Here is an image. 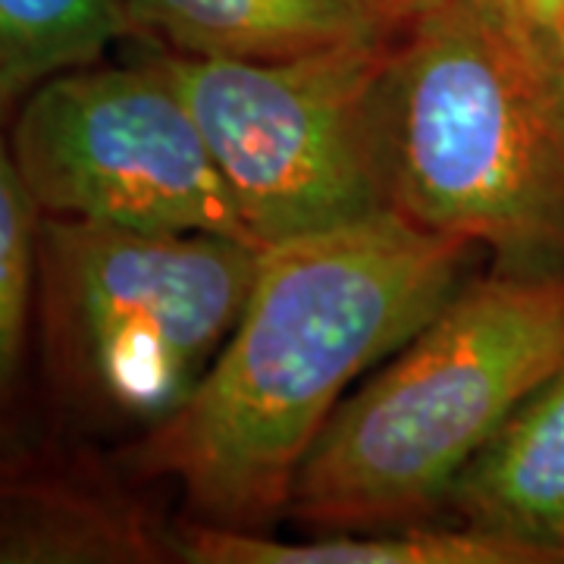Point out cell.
I'll list each match as a JSON object with an SVG mask.
<instances>
[{
	"mask_svg": "<svg viewBox=\"0 0 564 564\" xmlns=\"http://www.w3.org/2000/svg\"><path fill=\"white\" fill-rule=\"evenodd\" d=\"M258 254L223 232L41 217L44 358L66 402L141 433L166 421L229 339Z\"/></svg>",
	"mask_w": 564,
	"mask_h": 564,
	"instance_id": "4",
	"label": "cell"
},
{
	"mask_svg": "<svg viewBox=\"0 0 564 564\" xmlns=\"http://www.w3.org/2000/svg\"><path fill=\"white\" fill-rule=\"evenodd\" d=\"M173 536L148 508L73 477H0V564H161Z\"/></svg>",
	"mask_w": 564,
	"mask_h": 564,
	"instance_id": "9",
	"label": "cell"
},
{
	"mask_svg": "<svg viewBox=\"0 0 564 564\" xmlns=\"http://www.w3.org/2000/svg\"><path fill=\"white\" fill-rule=\"evenodd\" d=\"M383 20H389L395 29H404V22H411L426 7H433L436 0H367Z\"/></svg>",
	"mask_w": 564,
	"mask_h": 564,
	"instance_id": "13",
	"label": "cell"
},
{
	"mask_svg": "<svg viewBox=\"0 0 564 564\" xmlns=\"http://www.w3.org/2000/svg\"><path fill=\"white\" fill-rule=\"evenodd\" d=\"M562 54H564V47H562Z\"/></svg>",
	"mask_w": 564,
	"mask_h": 564,
	"instance_id": "14",
	"label": "cell"
},
{
	"mask_svg": "<svg viewBox=\"0 0 564 564\" xmlns=\"http://www.w3.org/2000/svg\"><path fill=\"white\" fill-rule=\"evenodd\" d=\"M445 502L464 524L564 562V367L511 411Z\"/></svg>",
	"mask_w": 564,
	"mask_h": 564,
	"instance_id": "8",
	"label": "cell"
},
{
	"mask_svg": "<svg viewBox=\"0 0 564 564\" xmlns=\"http://www.w3.org/2000/svg\"><path fill=\"white\" fill-rule=\"evenodd\" d=\"M389 207L564 280V54L521 0H436L392 41Z\"/></svg>",
	"mask_w": 564,
	"mask_h": 564,
	"instance_id": "2",
	"label": "cell"
},
{
	"mask_svg": "<svg viewBox=\"0 0 564 564\" xmlns=\"http://www.w3.org/2000/svg\"><path fill=\"white\" fill-rule=\"evenodd\" d=\"M470 248L395 210L263 245L220 355L132 464L202 524H270L345 395L462 289Z\"/></svg>",
	"mask_w": 564,
	"mask_h": 564,
	"instance_id": "1",
	"label": "cell"
},
{
	"mask_svg": "<svg viewBox=\"0 0 564 564\" xmlns=\"http://www.w3.org/2000/svg\"><path fill=\"white\" fill-rule=\"evenodd\" d=\"M3 129V126H0ZM41 210L0 132V421L20 386L32 307L39 304Z\"/></svg>",
	"mask_w": 564,
	"mask_h": 564,
	"instance_id": "12",
	"label": "cell"
},
{
	"mask_svg": "<svg viewBox=\"0 0 564 564\" xmlns=\"http://www.w3.org/2000/svg\"><path fill=\"white\" fill-rule=\"evenodd\" d=\"M7 139L41 217L251 242L188 104L141 51L41 82Z\"/></svg>",
	"mask_w": 564,
	"mask_h": 564,
	"instance_id": "6",
	"label": "cell"
},
{
	"mask_svg": "<svg viewBox=\"0 0 564 564\" xmlns=\"http://www.w3.org/2000/svg\"><path fill=\"white\" fill-rule=\"evenodd\" d=\"M564 367V280L492 270L345 395L307 452L299 521L370 530L443 505L518 404Z\"/></svg>",
	"mask_w": 564,
	"mask_h": 564,
	"instance_id": "3",
	"label": "cell"
},
{
	"mask_svg": "<svg viewBox=\"0 0 564 564\" xmlns=\"http://www.w3.org/2000/svg\"><path fill=\"white\" fill-rule=\"evenodd\" d=\"M129 39L122 0H0V126L41 82Z\"/></svg>",
	"mask_w": 564,
	"mask_h": 564,
	"instance_id": "11",
	"label": "cell"
},
{
	"mask_svg": "<svg viewBox=\"0 0 564 564\" xmlns=\"http://www.w3.org/2000/svg\"><path fill=\"white\" fill-rule=\"evenodd\" d=\"M392 41L295 61H207L148 41L139 51L188 104L263 248L392 210L383 144Z\"/></svg>",
	"mask_w": 564,
	"mask_h": 564,
	"instance_id": "5",
	"label": "cell"
},
{
	"mask_svg": "<svg viewBox=\"0 0 564 564\" xmlns=\"http://www.w3.org/2000/svg\"><path fill=\"white\" fill-rule=\"evenodd\" d=\"M129 39L207 61H295L399 35L367 0H122Z\"/></svg>",
	"mask_w": 564,
	"mask_h": 564,
	"instance_id": "7",
	"label": "cell"
},
{
	"mask_svg": "<svg viewBox=\"0 0 564 564\" xmlns=\"http://www.w3.org/2000/svg\"><path fill=\"white\" fill-rule=\"evenodd\" d=\"M185 564H545L530 545L480 527H370L276 540L254 527L192 524L173 536Z\"/></svg>",
	"mask_w": 564,
	"mask_h": 564,
	"instance_id": "10",
	"label": "cell"
}]
</instances>
